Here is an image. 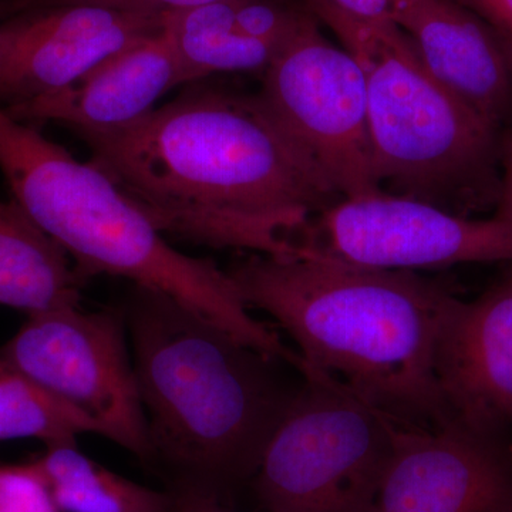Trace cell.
<instances>
[{"label":"cell","mask_w":512,"mask_h":512,"mask_svg":"<svg viewBox=\"0 0 512 512\" xmlns=\"http://www.w3.org/2000/svg\"><path fill=\"white\" fill-rule=\"evenodd\" d=\"M126 130L80 137L165 235L286 256L302 222L342 201L261 97L202 82Z\"/></svg>","instance_id":"cell-1"},{"label":"cell","mask_w":512,"mask_h":512,"mask_svg":"<svg viewBox=\"0 0 512 512\" xmlns=\"http://www.w3.org/2000/svg\"><path fill=\"white\" fill-rule=\"evenodd\" d=\"M227 272L249 308L272 316L296 343L301 366L345 384L400 426L436 429L454 420L434 369L441 316L454 296L441 282L261 254Z\"/></svg>","instance_id":"cell-2"},{"label":"cell","mask_w":512,"mask_h":512,"mask_svg":"<svg viewBox=\"0 0 512 512\" xmlns=\"http://www.w3.org/2000/svg\"><path fill=\"white\" fill-rule=\"evenodd\" d=\"M153 460L175 490L220 497L254 477L293 392L264 355L167 293L133 285L126 313Z\"/></svg>","instance_id":"cell-3"},{"label":"cell","mask_w":512,"mask_h":512,"mask_svg":"<svg viewBox=\"0 0 512 512\" xmlns=\"http://www.w3.org/2000/svg\"><path fill=\"white\" fill-rule=\"evenodd\" d=\"M0 171L12 200L66 252L83 282L110 275L167 293L239 342L298 366V353L251 315L227 271L175 249L96 164L77 160L2 106Z\"/></svg>","instance_id":"cell-4"},{"label":"cell","mask_w":512,"mask_h":512,"mask_svg":"<svg viewBox=\"0 0 512 512\" xmlns=\"http://www.w3.org/2000/svg\"><path fill=\"white\" fill-rule=\"evenodd\" d=\"M362 67L373 173L394 195L467 215L497 207L501 130L430 76L394 23L322 20ZM383 190V188H382Z\"/></svg>","instance_id":"cell-5"},{"label":"cell","mask_w":512,"mask_h":512,"mask_svg":"<svg viewBox=\"0 0 512 512\" xmlns=\"http://www.w3.org/2000/svg\"><path fill=\"white\" fill-rule=\"evenodd\" d=\"M298 372L256 468L259 501L268 512H372L400 424L333 377Z\"/></svg>","instance_id":"cell-6"},{"label":"cell","mask_w":512,"mask_h":512,"mask_svg":"<svg viewBox=\"0 0 512 512\" xmlns=\"http://www.w3.org/2000/svg\"><path fill=\"white\" fill-rule=\"evenodd\" d=\"M28 316L0 357L93 421L101 437L151 463L126 320L110 311L84 312L80 305Z\"/></svg>","instance_id":"cell-7"},{"label":"cell","mask_w":512,"mask_h":512,"mask_svg":"<svg viewBox=\"0 0 512 512\" xmlns=\"http://www.w3.org/2000/svg\"><path fill=\"white\" fill-rule=\"evenodd\" d=\"M288 256L366 268L416 271L463 264H512V221L467 215L402 195L343 198L302 222Z\"/></svg>","instance_id":"cell-8"},{"label":"cell","mask_w":512,"mask_h":512,"mask_svg":"<svg viewBox=\"0 0 512 512\" xmlns=\"http://www.w3.org/2000/svg\"><path fill=\"white\" fill-rule=\"evenodd\" d=\"M262 103L345 198L383 191L373 173L366 79L312 16L262 74Z\"/></svg>","instance_id":"cell-9"},{"label":"cell","mask_w":512,"mask_h":512,"mask_svg":"<svg viewBox=\"0 0 512 512\" xmlns=\"http://www.w3.org/2000/svg\"><path fill=\"white\" fill-rule=\"evenodd\" d=\"M161 15L128 3L72 0L0 28V106L60 92L97 64L161 30Z\"/></svg>","instance_id":"cell-10"},{"label":"cell","mask_w":512,"mask_h":512,"mask_svg":"<svg viewBox=\"0 0 512 512\" xmlns=\"http://www.w3.org/2000/svg\"><path fill=\"white\" fill-rule=\"evenodd\" d=\"M372 512H512V457L453 420L400 426Z\"/></svg>","instance_id":"cell-11"},{"label":"cell","mask_w":512,"mask_h":512,"mask_svg":"<svg viewBox=\"0 0 512 512\" xmlns=\"http://www.w3.org/2000/svg\"><path fill=\"white\" fill-rule=\"evenodd\" d=\"M434 369L454 420L493 436L512 424V268L476 301L451 298Z\"/></svg>","instance_id":"cell-12"},{"label":"cell","mask_w":512,"mask_h":512,"mask_svg":"<svg viewBox=\"0 0 512 512\" xmlns=\"http://www.w3.org/2000/svg\"><path fill=\"white\" fill-rule=\"evenodd\" d=\"M181 86L173 49L163 32L144 37L97 64L60 92L5 109L25 123L52 121L77 137L126 130Z\"/></svg>","instance_id":"cell-13"},{"label":"cell","mask_w":512,"mask_h":512,"mask_svg":"<svg viewBox=\"0 0 512 512\" xmlns=\"http://www.w3.org/2000/svg\"><path fill=\"white\" fill-rule=\"evenodd\" d=\"M397 26L424 69L498 128L512 123V49L458 0H407Z\"/></svg>","instance_id":"cell-14"},{"label":"cell","mask_w":512,"mask_h":512,"mask_svg":"<svg viewBox=\"0 0 512 512\" xmlns=\"http://www.w3.org/2000/svg\"><path fill=\"white\" fill-rule=\"evenodd\" d=\"M73 262L18 202L0 201V305L33 313L80 305Z\"/></svg>","instance_id":"cell-15"},{"label":"cell","mask_w":512,"mask_h":512,"mask_svg":"<svg viewBox=\"0 0 512 512\" xmlns=\"http://www.w3.org/2000/svg\"><path fill=\"white\" fill-rule=\"evenodd\" d=\"M161 32L170 43L181 86L220 73H265L276 56L272 47L242 35L235 23V0H212L165 10Z\"/></svg>","instance_id":"cell-16"},{"label":"cell","mask_w":512,"mask_h":512,"mask_svg":"<svg viewBox=\"0 0 512 512\" xmlns=\"http://www.w3.org/2000/svg\"><path fill=\"white\" fill-rule=\"evenodd\" d=\"M60 512H174V494L134 483L100 466L76 444L47 446L32 461Z\"/></svg>","instance_id":"cell-17"},{"label":"cell","mask_w":512,"mask_h":512,"mask_svg":"<svg viewBox=\"0 0 512 512\" xmlns=\"http://www.w3.org/2000/svg\"><path fill=\"white\" fill-rule=\"evenodd\" d=\"M82 434L100 436L93 421L0 357V440L36 439L57 446L76 444Z\"/></svg>","instance_id":"cell-18"},{"label":"cell","mask_w":512,"mask_h":512,"mask_svg":"<svg viewBox=\"0 0 512 512\" xmlns=\"http://www.w3.org/2000/svg\"><path fill=\"white\" fill-rule=\"evenodd\" d=\"M311 12L279 0H235V23L242 35L281 53L312 18Z\"/></svg>","instance_id":"cell-19"},{"label":"cell","mask_w":512,"mask_h":512,"mask_svg":"<svg viewBox=\"0 0 512 512\" xmlns=\"http://www.w3.org/2000/svg\"><path fill=\"white\" fill-rule=\"evenodd\" d=\"M0 512H60L35 464L0 467Z\"/></svg>","instance_id":"cell-20"},{"label":"cell","mask_w":512,"mask_h":512,"mask_svg":"<svg viewBox=\"0 0 512 512\" xmlns=\"http://www.w3.org/2000/svg\"><path fill=\"white\" fill-rule=\"evenodd\" d=\"M315 18H343L363 23H394L407 0H306Z\"/></svg>","instance_id":"cell-21"},{"label":"cell","mask_w":512,"mask_h":512,"mask_svg":"<svg viewBox=\"0 0 512 512\" xmlns=\"http://www.w3.org/2000/svg\"><path fill=\"white\" fill-rule=\"evenodd\" d=\"M487 20L490 28L498 33L512 49V0H458Z\"/></svg>","instance_id":"cell-22"},{"label":"cell","mask_w":512,"mask_h":512,"mask_svg":"<svg viewBox=\"0 0 512 512\" xmlns=\"http://www.w3.org/2000/svg\"><path fill=\"white\" fill-rule=\"evenodd\" d=\"M501 192L495 207V218L512 221V131L501 133Z\"/></svg>","instance_id":"cell-23"},{"label":"cell","mask_w":512,"mask_h":512,"mask_svg":"<svg viewBox=\"0 0 512 512\" xmlns=\"http://www.w3.org/2000/svg\"><path fill=\"white\" fill-rule=\"evenodd\" d=\"M174 512H234L221 503L220 497L200 491L174 490Z\"/></svg>","instance_id":"cell-24"},{"label":"cell","mask_w":512,"mask_h":512,"mask_svg":"<svg viewBox=\"0 0 512 512\" xmlns=\"http://www.w3.org/2000/svg\"><path fill=\"white\" fill-rule=\"evenodd\" d=\"M123 2L163 13L165 10L188 8V6L202 5V3L212 2V0H123Z\"/></svg>","instance_id":"cell-25"},{"label":"cell","mask_w":512,"mask_h":512,"mask_svg":"<svg viewBox=\"0 0 512 512\" xmlns=\"http://www.w3.org/2000/svg\"><path fill=\"white\" fill-rule=\"evenodd\" d=\"M510 454H511V457H512V446L510 447Z\"/></svg>","instance_id":"cell-26"}]
</instances>
